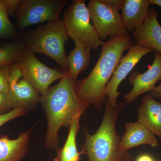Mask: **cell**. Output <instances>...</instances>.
<instances>
[{
    "instance_id": "d4e9b609",
    "label": "cell",
    "mask_w": 161,
    "mask_h": 161,
    "mask_svg": "<svg viewBox=\"0 0 161 161\" xmlns=\"http://www.w3.org/2000/svg\"><path fill=\"white\" fill-rule=\"evenodd\" d=\"M150 95L154 98H158L161 100V84L158 86L155 87L152 92H150Z\"/></svg>"
},
{
    "instance_id": "83f0119b",
    "label": "cell",
    "mask_w": 161,
    "mask_h": 161,
    "mask_svg": "<svg viewBox=\"0 0 161 161\" xmlns=\"http://www.w3.org/2000/svg\"><path fill=\"white\" fill-rule=\"evenodd\" d=\"M71 161H79V160H77Z\"/></svg>"
},
{
    "instance_id": "603a6c76",
    "label": "cell",
    "mask_w": 161,
    "mask_h": 161,
    "mask_svg": "<svg viewBox=\"0 0 161 161\" xmlns=\"http://www.w3.org/2000/svg\"><path fill=\"white\" fill-rule=\"evenodd\" d=\"M12 109L8 94L0 92V115L8 113Z\"/></svg>"
},
{
    "instance_id": "5b68a950",
    "label": "cell",
    "mask_w": 161,
    "mask_h": 161,
    "mask_svg": "<svg viewBox=\"0 0 161 161\" xmlns=\"http://www.w3.org/2000/svg\"><path fill=\"white\" fill-rule=\"evenodd\" d=\"M69 38L75 45L87 47L97 50L103 41L98 36L91 22L87 6L84 0H74L68 6L61 19Z\"/></svg>"
},
{
    "instance_id": "6da1fadb",
    "label": "cell",
    "mask_w": 161,
    "mask_h": 161,
    "mask_svg": "<svg viewBox=\"0 0 161 161\" xmlns=\"http://www.w3.org/2000/svg\"><path fill=\"white\" fill-rule=\"evenodd\" d=\"M75 82L66 74L40 97L47 118L45 145L47 148L58 149L59 130L62 127L69 129L75 119L90 106L78 97Z\"/></svg>"
},
{
    "instance_id": "44dd1931",
    "label": "cell",
    "mask_w": 161,
    "mask_h": 161,
    "mask_svg": "<svg viewBox=\"0 0 161 161\" xmlns=\"http://www.w3.org/2000/svg\"><path fill=\"white\" fill-rule=\"evenodd\" d=\"M27 112V109L25 108H18L13 109L6 114L0 115V127L9 121L23 116Z\"/></svg>"
},
{
    "instance_id": "ffe728a7",
    "label": "cell",
    "mask_w": 161,
    "mask_h": 161,
    "mask_svg": "<svg viewBox=\"0 0 161 161\" xmlns=\"http://www.w3.org/2000/svg\"><path fill=\"white\" fill-rule=\"evenodd\" d=\"M19 35L17 29L9 19L3 0H0V39H14Z\"/></svg>"
},
{
    "instance_id": "7402d4cb",
    "label": "cell",
    "mask_w": 161,
    "mask_h": 161,
    "mask_svg": "<svg viewBox=\"0 0 161 161\" xmlns=\"http://www.w3.org/2000/svg\"><path fill=\"white\" fill-rule=\"evenodd\" d=\"M10 66L0 67V92L1 93L8 94Z\"/></svg>"
},
{
    "instance_id": "8992f818",
    "label": "cell",
    "mask_w": 161,
    "mask_h": 161,
    "mask_svg": "<svg viewBox=\"0 0 161 161\" xmlns=\"http://www.w3.org/2000/svg\"><path fill=\"white\" fill-rule=\"evenodd\" d=\"M68 3L67 0H21L14 16L17 29L22 31L35 24L59 19Z\"/></svg>"
},
{
    "instance_id": "d6986e66",
    "label": "cell",
    "mask_w": 161,
    "mask_h": 161,
    "mask_svg": "<svg viewBox=\"0 0 161 161\" xmlns=\"http://www.w3.org/2000/svg\"><path fill=\"white\" fill-rule=\"evenodd\" d=\"M26 47L23 40L0 43V67L11 65L17 62Z\"/></svg>"
},
{
    "instance_id": "4316f807",
    "label": "cell",
    "mask_w": 161,
    "mask_h": 161,
    "mask_svg": "<svg viewBox=\"0 0 161 161\" xmlns=\"http://www.w3.org/2000/svg\"><path fill=\"white\" fill-rule=\"evenodd\" d=\"M150 4H153L160 7L161 8V0H149Z\"/></svg>"
},
{
    "instance_id": "30bf717a",
    "label": "cell",
    "mask_w": 161,
    "mask_h": 161,
    "mask_svg": "<svg viewBox=\"0 0 161 161\" xmlns=\"http://www.w3.org/2000/svg\"><path fill=\"white\" fill-rule=\"evenodd\" d=\"M153 52L152 49L136 44L133 45L126 55L121 58L105 90V98L112 106H116L118 104L117 98L120 94L118 89L121 82L126 78L144 56Z\"/></svg>"
},
{
    "instance_id": "9c48e42d",
    "label": "cell",
    "mask_w": 161,
    "mask_h": 161,
    "mask_svg": "<svg viewBox=\"0 0 161 161\" xmlns=\"http://www.w3.org/2000/svg\"><path fill=\"white\" fill-rule=\"evenodd\" d=\"M8 94L13 109L23 108L28 110L40 101V94L23 78L17 62L10 66Z\"/></svg>"
},
{
    "instance_id": "484cf974",
    "label": "cell",
    "mask_w": 161,
    "mask_h": 161,
    "mask_svg": "<svg viewBox=\"0 0 161 161\" xmlns=\"http://www.w3.org/2000/svg\"><path fill=\"white\" fill-rule=\"evenodd\" d=\"M135 161H155L151 156L148 154H143L139 156Z\"/></svg>"
},
{
    "instance_id": "cb8c5ba5",
    "label": "cell",
    "mask_w": 161,
    "mask_h": 161,
    "mask_svg": "<svg viewBox=\"0 0 161 161\" xmlns=\"http://www.w3.org/2000/svg\"><path fill=\"white\" fill-rule=\"evenodd\" d=\"M21 0H3L5 9L8 15L15 16Z\"/></svg>"
},
{
    "instance_id": "7c38bea8",
    "label": "cell",
    "mask_w": 161,
    "mask_h": 161,
    "mask_svg": "<svg viewBox=\"0 0 161 161\" xmlns=\"http://www.w3.org/2000/svg\"><path fill=\"white\" fill-rule=\"evenodd\" d=\"M158 18V13L154 8L149 10L143 24L133 31V37L136 44L161 54V26Z\"/></svg>"
},
{
    "instance_id": "ac0fdd59",
    "label": "cell",
    "mask_w": 161,
    "mask_h": 161,
    "mask_svg": "<svg viewBox=\"0 0 161 161\" xmlns=\"http://www.w3.org/2000/svg\"><path fill=\"white\" fill-rule=\"evenodd\" d=\"M81 115L75 119L69 129V132L65 144L57 151L54 161H71L80 160L81 153L77 150L76 137L80 128V119Z\"/></svg>"
},
{
    "instance_id": "277c9868",
    "label": "cell",
    "mask_w": 161,
    "mask_h": 161,
    "mask_svg": "<svg viewBox=\"0 0 161 161\" xmlns=\"http://www.w3.org/2000/svg\"><path fill=\"white\" fill-rule=\"evenodd\" d=\"M26 47L34 53L43 54L54 60L65 74L69 70L64 48L69 40L61 19L38 26L24 35L23 39Z\"/></svg>"
},
{
    "instance_id": "5bb4252c",
    "label": "cell",
    "mask_w": 161,
    "mask_h": 161,
    "mask_svg": "<svg viewBox=\"0 0 161 161\" xmlns=\"http://www.w3.org/2000/svg\"><path fill=\"white\" fill-rule=\"evenodd\" d=\"M138 121L161 141V103L150 94L145 95L137 111Z\"/></svg>"
},
{
    "instance_id": "ba28073f",
    "label": "cell",
    "mask_w": 161,
    "mask_h": 161,
    "mask_svg": "<svg viewBox=\"0 0 161 161\" xmlns=\"http://www.w3.org/2000/svg\"><path fill=\"white\" fill-rule=\"evenodd\" d=\"M87 8L91 21L102 41L126 33L119 10L106 0H90Z\"/></svg>"
},
{
    "instance_id": "7a4b0ae2",
    "label": "cell",
    "mask_w": 161,
    "mask_h": 161,
    "mask_svg": "<svg viewBox=\"0 0 161 161\" xmlns=\"http://www.w3.org/2000/svg\"><path fill=\"white\" fill-rule=\"evenodd\" d=\"M127 32L104 42L98 61L87 78L75 82L76 93L81 100L101 110L105 100V90L124 52L133 46Z\"/></svg>"
},
{
    "instance_id": "2e32d148",
    "label": "cell",
    "mask_w": 161,
    "mask_h": 161,
    "mask_svg": "<svg viewBox=\"0 0 161 161\" xmlns=\"http://www.w3.org/2000/svg\"><path fill=\"white\" fill-rule=\"evenodd\" d=\"M32 129L20 133L15 139L6 135L0 136V161H21L28 151Z\"/></svg>"
},
{
    "instance_id": "52a82bcc",
    "label": "cell",
    "mask_w": 161,
    "mask_h": 161,
    "mask_svg": "<svg viewBox=\"0 0 161 161\" xmlns=\"http://www.w3.org/2000/svg\"><path fill=\"white\" fill-rule=\"evenodd\" d=\"M35 54L25 47L17 61L23 77L31 85L41 96L49 89L55 80H60L65 75L62 70L51 68L40 62Z\"/></svg>"
},
{
    "instance_id": "3957f363",
    "label": "cell",
    "mask_w": 161,
    "mask_h": 161,
    "mask_svg": "<svg viewBox=\"0 0 161 161\" xmlns=\"http://www.w3.org/2000/svg\"><path fill=\"white\" fill-rule=\"evenodd\" d=\"M104 103V115L97 132L91 134L86 128L84 130L85 142L81 146L80 153L86 155L89 161H133L131 153L121 149V136L117 134L115 127L125 103L119 102L116 106H112L106 98Z\"/></svg>"
},
{
    "instance_id": "e0dca14e",
    "label": "cell",
    "mask_w": 161,
    "mask_h": 161,
    "mask_svg": "<svg viewBox=\"0 0 161 161\" xmlns=\"http://www.w3.org/2000/svg\"><path fill=\"white\" fill-rule=\"evenodd\" d=\"M91 49L87 47L75 45L67 56L68 74L72 80L77 81L78 75L86 69L91 61Z\"/></svg>"
},
{
    "instance_id": "9a60e30c",
    "label": "cell",
    "mask_w": 161,
    "mask_h": 161,
    "mask_svg": "<svg viewBox=\"0 0 161 161\" xmlns=\"http://www.w3.org/2000/svg\"><path fill=\"white\" fill-rule=\"evenodd\" d=\"M149 0H123L121 17L128 32L142 26L149 11Z\"/></svg>"
},
{
    "instance_id": "8fae6325",
    "label": "cell",
    "mask_w": 161,
    "mask_h": 161,
    "mask_svg": "<svg viewBox=\"0 0 161 161\" xmlns=\"http://www.w3.org/2000/svg\"><path fill=\"white\" fill-rule=\"evenodd\" d=\"M161 78V54L156 53L152 65L147 71H135L130 75L129 81L133 88L124 98L126 103H132L139 95L151 92Z\"/></svg>"
},
{
    "instance_id": "4fadbf2b",
    "label": "cell",
    "mask_w": 161,
    "mask_h": 161,
    "mask_svg": "<svg viewBox=\"0 0 161 161\" xmlns=\"http://www.w3.org/2000/svg\"><path fill=\"white\" fill-rule=\"evenodd\" d=\"M125 132L121 138L120 146L126 151L133 147L146 144L153 147H158V143L154 134L142 124L127 122L125 124Z\"/></svg>"
}]
</instances>
